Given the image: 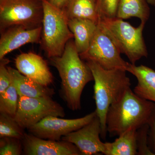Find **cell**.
Instances as JSON below:
<instances>
[{
  "label": "cell",
  "instance_id": "cell-1",
  "mask_svg": "<svg viewBox=\"0 0 155 155\" xmlns=\"http://www.w3.org/2000/svg\"><path fill=\"white\" fill-rule=\"evenodd\" d=\"M49 60L61 78V93L67 106L73 111L80 110L84 89L94 81V77L90 67L81 58L74 40L68 41L62 55Z\"/></svg>",
  "mask_w": 155,
  "mask_h": 155
},
{
  "label": "cell",
  "instance_id": "cell-2",
  "mask_svg": "<svg viewBox=\"0 0 155 155\" xmlns=\"http://www.w3.org/2000/svg\"><path fill=\"white\" fill-rule=\"evenodd\" d=\"M155 103L140 97L129 88L113 103L107 113L106 125L111 136L121 135L130 129L137 130L147 124Z\"/></svg>",
  "mask_w": 155,
  "mask_h": 155
},
{
  "label": "cell",
  "instance_id": "cell-3",
  "mask_svg": "<svg viewBox=\"0 0 155 155\" xmlns=\"http://www.w3.org/2000/svg\"><path fill=\"white\" fill-rule=\"evenodd\" d=\"M86 63L93 75L95 110L101 125V137L105 140L107 132L106 118L108 110L113 103L130 88L131 82L125 70L105 69L92 61H86Z\"/></svg>",
  "mask_w": 155,
  "mask_h": 155
},
{
  "label": "cell",
  "instance_id": "cell-4",
  "mask_svg": "<svg viewBox=\"0 0 155 155\" xmlns=\"http://www.w3.org/2000/svg\"><path fill=\"white\" fill-rule=\"evenodd\" d=\"M43 18L40 43L49 59L63 54L66 45L74 38L68 25L64 10L53 6L47 0H42Z\"/></svg>",
  "mask_w": 155,
  "mask_h": 155
},
{
  "label": "cell",
  "instance_id": "cell-5",
  "mask_svg": "<svg viewBox=\"0 0 155 155\" xmlns=\"http://www.w3.org/2000/svg\"><path fill=\"white\" fill-rule=\"evenodd\" d=\"M99 22L121 54H125L131 64H135L141 58L147 57V50L143 36L144 22H141L138 27H134L117 17L101 19Z\"/></svg>",
  "mask_w": 155,
  "mask_h": 155
},
{
  "label": "cell",
  "instance_id": "cell-6",
  "mask_svg": "<svg viewBox=\"0 0 155 155\" xmlns=\"http://www.w3.org/2000/svg\"><path fill=\"white\" fill-rule=\"evenodd\" d=\"M43 12L42 0H0V31L15 25L41 27Z\"/></svg>",
  "mask_w": 155,
  "mask_h": 155
},
{
  "label": "cell",
  "instance_id": "cell-7",
  "mask_svg": "<svg viewBox=\"0 0 155 155\" xmlns=\"http://www.w3.org/2000/svg\"><path fill=\"white\" fill-rule=\"evenodd\" d=\"M120 54L115 43L99 22L88 48L79 55L82 60L94 61L104 69L127 72L130 64L124 61Z\"/></svg>",
  "mask_w": 155,
  "mask_h": 155
},
{
  "label": "cell",
  "instance_id": "cell-8",
  "mask_svg": "<svg viewBox=\"0 0 155 155\" xmlns=\"http://www.w3.org/2000/svg\"><path fill=\"white\" fill-rule=\"evenodd\" d=\"M65 116L64 108L52 97H19L14 119L22 128L28 129L48 116Z\"/></svg>",
  "mask_w": 155,
  "mask_h": 155
},
{
  "label": "cell",
  "instance_id": "cell-9",
  "mask_svg": "<svg viewBox=\"0 0 155 155\" xmlns=\"http://www.w3.org/2000/svg\"><path fill=\"white\" fill-rule=\"evenodd\" d=\"M97 115L95 110L86 116L74 119H62V117L50 116L33 125L28 132L45 139L61 140L64 136L80 129L91 122Z\"/></svg>",
  "mask_w": 155,
  "mask_h": 155
},
{
  "label": "cell",
  "instance_id": "cell-10",
  "mask_svg": "<svg viewBox=\"0 0 155 155\" xmlns=\"http://www.w3.org/2000/svg\"><path fill=\"white\" fill-rule=\"evenodd\" d=\"M101 125L98 116L78 130L63 137L61 140L75 145L82 155L104 154L105 143L101 140Z\"/></svg>",
  "mask_w": 155,
  "mask_h": 155
},
{
  "label": "cell",
  "instance_id": "cell-11",
  "mask_svg": "<svg viewBox=\"0 0 155 155\" xmlns=\"http://www.w3.org/2000/svg\"><path fill=\"white\" fill-rule=\"evenodd\" d=\"M22 142V154L82 155L75 145L64 140L45 139L25 133Z\"/></svg>",
  "mask_w": 155,
  "mask_h": 155
},
{
  "label": "cell",
  "instance_id": "cell-12",
  "mask_svg": "<svg viewBox=\"0 0 155 155\" xmlns=\"http://www.w3.org/2000/svg\"><path fill=\"white\" fill-rule=\"evenodd\" d=\"M42 26L28 29L15 25L7 28L1 32L0 60L6 55L28 43H40Z\"/></svg>",
  "mask_w": 155,
  "mask_h": 155
},
{
  "label": "cell",
  "instance_id": "cell-13",
  "mask_svg": "<svg viewBox=\"0 0 155 155\" xmlns=\"http://www.w3.org/2000/svg\"><path fill=\"white\" fill-rule=\"evenodd\" d=\"M17 70L22 75L42 85L48 86L52 83L53 76L47 63L35 53H22L15 60Z\"/></svg>",
  "mask_w": 155,
  "mask_h": 155
},
{
  "label": "cell",
  "instance_id": "cell-14",
  "mask_svg": "<svg viewBox=\"0 0 155 155\" xmlns=\"http://www.w3.org/2000/svg\"><path fill=\"white\" fill-rule=\"evenodd\" d=\"M11 81L17 90L19 97H52L54 91L48 86L40 84L22 75L17 70L8 67Z\"/></svg>",
  "mask_w": 155,
  "mask_h": 155
},
{
  "label": "cell",
  "instance_id": "cell-15",
  "mask_svg": "<svg viewBox=\"0 0 155 155\" xmlns=\"http://www.w3.org/2000/svg\"><path fill=\"white\" fill-rule=\"evenodd\" d=\"M127 72L134 75L137 80L134 92L140 97L155 103V71L144 66L130 64Z\"/></svg>",
  "mask_w": 155,
  "mask_h": 155
},
{
  "label": "cell",
  "instance_id": "cell-16",
  "mask_svg": "<svg viewBox=\"0 0 155 155\" xmlns=\"http://www.w3.org/2000/svg\"><path fill=\"white\" fill-rule=\"evenodd\" d=\"M97 25L98 23L88 19L68 20V25L73 34L74 43L79 55L85 52L88 48Z\"/></svg>",
  "mask_w": 155,
  "mask_h": 155
},
{
  "label": "cell",
  "instance_id": "cell-17",
  "mask_svg": "<svg viewBox=\"0 0 155 155\" xmlns=\"http://www.w3.org/2000/svg\"><path fill=\"white\" fill-rule=\"evenodd\" d=\"M64 10L68 19H88L97 23L100 20L96 0H69Z\"/></svg>",
  "mask_w": 155,
  "mask_h": 155
},
{
  "label": "cell",
  "instance_id": "cell-18",
  "mask_svg": "<svg viewBox=\"0 0 155 155\" xmlns=\"http://www.w3.org/2000/svg\"><path fill=\"white\" fill-rule=\"evenodd\" d=\"M137 129L127 130L113 142H106V155H137Z\"/></svg>",
  "mask_w": 155,
  "mask_h": 155
},
{
  "label": "cell",
  "instance_id": "cell-19",
  "mask_svg": "<svg viewBox=\"0 0 155 155\" xmlns=\"http://www.w3.org/2000/svg\"><path fill=\"white\" fill-rule=\"evenodd\" d=\"M147 0H119L116 17L127 19L137 17L146 23L150 16V9Z\"/></svg>",
  "mask_w": 155,
  "mask_h": 155
},
{
  "label": "cell",
  "instance_id": "cell-20",
  "mask_svg": "<svg viewBox=\"0 0 155 155\" xmlns=\"http://www.w3.org/2000/svg\"><path fill=\"white\" fill-rule=\"evenodd\" d=\"M25 132L14 117L0 113V137H11L22 140Z\"/></svg>",
  "mask_w": 155,
  "mask_h": 155
},
{
  "label": "cell",
  "instance_id": "cell-21",
  "mask_svg": "<svg viewBox=\"0 0 155 155\" xmlns=\"http://www.w3.org/2000/svg\"><path fill=\"white\" fill-rule=\"evenodd\" d=\"M19 96L11 81L8 88L0 94V113L15 117L18 108Z\"/></svg>",
  "mask_w": 155,
  "mask_h": 155
},
{
  "label": "cell",
  "instance_id": "cell-22",
  "mask_svg": "<svg viewBox=\"0 0 155 155\" xmlns=\"http://www.w3.org/2000/svg\"><path fill=\"white\" fill-rule=\"evenodd\" d=\"M22 153V140L14 137H1L0 155H20Z\"/></svg>",
  "mask_w": 155,
  "mask_h": 155
},
{
  "label": "cell",
  "instance_id": "cell-23",
  "mask_svg": "<svg viewBox=\"0 0 155 155\" xmlns=\"http://www.w3.org/2000/svg\"><path fill=\"white\" fill-rule=\"evenodd\" d=\"M149 127L148 124L142 125L137 130L136 142L137 155H155L149 143Z\"/></svg>",
  "mask_w": 155,
  "mask_h": 155
},
{
  "label": "cell",
  "instance_id": "cell-24",
  "mask_svg": "<svg viewBox=\"0 0 155 155\" xmlns=\"http://www.w3.org/2000/svg\"><path fill=\"white\" fill-rule=\"evenodd\" d=\"M100 19L116 17L119 0H96Z\"/></svg>",
  "mask_w": 155,
  "mask_h": 155
},
{
  "label": "cell",
  "instance_id": "cell-25",
  "mask_svg": "<svg viewBox=\"0 0 155 155\" xmlns=\"http://www.w3.org/2000/svg\"><path fill=\"white\" fill-rule=\"evenodd\" d=\"M10 60L5 58L0 60V94L5 91L11 83V76L7 65Z\"/></svg>",
  "mask_w": 155,
  "mask_h": 155
},
{
  "label": "cell",
  "instance_id": "cell-26",
  "mask_svg": "<svg viewBox=\"0 0 155 155\" xmlns=\"http://www.w3.org/2000/svg\"><path fill=\"white\" fill-rule=\"evenodd\" d=\"M149 127V143L151 150L155 155V108L147 122Z\"/></svg>",
  "mask_w": 155,
  "mask_h": 155
},
{
  "label": "cell",
  "instance_id": "cell-27",
  "mask_svg": "<svg viewBox=\"0 0 155 155\" xmlns=\"http://www.w3.org/2000/svg\"><path fill=\"white\" fill-rule=\"evenodd\" d=\"M50 4L58 8L64 10L69 0H47Z\"/></svg>",
  "mask_w": 155,
  "mask_h": 155
},
{
  "label": "cell",
  "instance_id": "cell-28",
  "mask_svg": "<svg viewBox=\"0 0 155 155\" xmlns=\"http://www.w3.org/2000/svg\"><path fill=\"white\" fill-rule=\"evenodd\" d=\"M148 2L150 3V4H151V5H155V0H147Z\"/></svg>",
  "mask_w": 155,
  "mask_h": 155
}]
</instances>
